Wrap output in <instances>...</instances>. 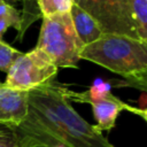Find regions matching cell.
Here are the masks:
<instances>
[{"label": "cell", "instance_id": "cell-1", "mask_svg": "<svg viewBox=\"0 0 147 147\" xmlns=\"http://www.w3.org/2000/svg\"><path fill=\"white\" fill-rule=\"evenodd\" d=\"M55 80L29 92V110L14 130L20 147H115L64 96Z\"/></svg>", "mask_w": 147, "mask_h": 147}, {"label": "cell", "instance_id": "cell-2", "mask_svg": "<svg viewBox=\"0 0 147 147\" xmlns=\"http://www.w3.org/2000/svg\"><path fill=\"white\" fill-rule=\"evenodd\" d=\"M79 57L115 72L129 85L146 91L147 42L127 36L103 33L98 40L84 46Z\"/></svg>", "mask_w": 147, "mask_h": 147}, {"label": "cell", "instance_id": "cell-3", "mask_svg": "<svg viewBox=\"0 0 147 147\" xmlns=\"http://www.w3.org/2000/svg\"><path fill=\"white\" fill-rule=\"evenodd\" d=\"M36 48L41 51L57 68H78L83 48L75 31L70 13L42 16Z\"/></svg>", "mask_w": 147, "mask_h": 147}, {"label": "cell", "instance_id": "cell-4", "mask_svg": "<svg viewBox=\"0 0 147 147\" xmlns=\"http://www.w3.org/2000/svg\"><path fill=\"white\" fill-rule=\"evenodd\" d=\"M63 93L69 102L75 101L80 103H90L92 106L93 115L96 121V124L93 125V127L101 133L102 131H110L115 126L116 119L122 110H129L140 116L144 121L147 119L146 109L134 108L123 102L109 91V86L107 84L93 86L84 92H74L64 87Z\"/></svg>", "mask_w": 147, "mask_h": 147}, {"label": "cell", "instance_id": "cell-5", "mask_svg": "<svg viewBox=\"0 0 147 147\" xmlns=\"http://www.w3.org/2000/svg\"><path fill=\"white\" fill-rule=\"evenodd\" d=\"M59 68L38 48L22 53L6 72L5 85L11 90L30 92L54 80Z\"/></svg>", "mask_w": 147, "mask_h": 147}, {"label": "cell", "instance_id": "cell-6", "mask_svg": "<svg viewBox=\"0 0 147 147\" xmlns=\"http://www.w3.org/2000/svg\"><path fill=\"white\" fill-rule=\"evenodd\" d=\"M103 33H114L139 39L131 9V0H101Z\"/></svg>", "mask_w": 147, "mask_h": 147}, {"label": "cell", "instance_id": "cell-7", "mask_svg": "<svg viewBox=\"0 0 147 147\" xmlns=\"http://www.w3.org/2000/svg\"><path fill=\"white\" fill-rule=\"evenodd\" d=\"M29 92L16 91L0 82V126L15 130L26 117Z\"/></svg>", "mask_w": 147, "mask_h": 147}, {"label": "cell", "instance_id": "cell-8", "mask_svg": "<svg viewBox=\"0 0 147 147\" xmlns=\"http://www.w3.org/2000/svg\"><path fill=\"white\" fill-rule=\"evenodd\" d=\"M70 16L77 37L82 42L83 47L98 40L103 34L96 21L75 3L70 9Z\"/></svg>", "mask_w": 147, "mask_h": 147}, {"label": "cell", "instance_id": "cell-9", "mask_svg": "<svg viewBox=\"0 0 147 147\" xmlns=\"http://www.w3.org/2000/svg\"><path fill=\"white\" fill-rule=\"evenodd\" d=\"M131 9L138 37L147 42V0H131Z\"/></svg>", "mask_w": 147, "mask_h": 147}, {"label": "cell", "instance_id": "cell-10", "mask_svg": "<svg viewBox=\"0 0 147 147\" xmlns=\"http://www.w3.org/2000/svg\"><path fill=\"white\" fill-rule=\"evenodd\" d=\"M23 8L21 11V28L17 32L16 39L21 41L28 28L34 23L38 18H41V14L37 6V0H23Z\"/></svg>", "mask_w": 147, "mask_h": 147}, {"label": "cell", "instance_id": "cell-11", "mask_svg": "<svg viewBox=\"0 0 147 147\" xmlns=\"http://www.w3.org/2000/svg\"><path fill=\"white\" fill-rule=\"evenodd\" d=\"M72 5V0H37V6L41 17L70 13Z\"/></svg>", "mask_w": 147, "mask_h": 147}, {"label": "cell", "instance_id": "cell-12", "mask_svg": "<svg viewBox=\"0 0 147 147\" xmlns=\"http://www.w3.org/2000/svg\"><path fill=\"white\" fill-rule=\"evenodd\" d=\"M0 18L7 20L11 24V28L18 32L21 28V11L6 0H0Z\"/></svg>", "mask_w": 147, "mask_h": 147}, {"label": "cell", "instance_id": "cell-13", "mask_svg": "<svg viewBox=\"0 0 147 147\" xmlns=\"http://www.w3.org/2000/svg\"><path fill=\"white\" fill-rule=\"evenodd\" d=\"M76 6L82 8L86 11L90 16H92L99 26L102 25V8H101V0H72ZM102 30V29H101ZM103 32V31H102Z\"/></svg>", "mask_w": 147, "mask_h": 147}, {"label": "cell", "instance_id": "cell-14", "mask_svg": "<svg viewBox=\"0 0 147 147\" xmlns=\"http://www.w3.org/2000/svg\"><path fill=\"white\" fill-rule=\"evenodd\" d=\"M22 54V52L13 48L8 44L0 41V71L7 72L13 62Z\"/></svg>", "mask_w": 147, "mask_h": 147}, {"label": "cell", "instance_id": "cell-15", "mask_svg": "<svg viewBox=\"0 0 147 147\" xmlns=\"http://www.w3.org/2000/svg\"><path fill=\"white\" fill-rule=\"evenodd\" d=\"M0 147H20L15 131L7 126H0Z\"/></svg>", "mask_w": 147, "mask_h": 147}, {"label": "cell", "instance_id": "cell-16", "mask_svg": "<svg viewBox=\"0 0 147 147\" xmlns=\"http://www.w3.org/2000/svg\"><path fill=\"white\" fill-rule=\"evenodd\" d=\"M11 24L3 18H0V41H2V37L5 34V32L8 30V28H10Z\"/></svg>", "mask_w": 147, "mask_h": 147}, {"label": "cell", "instance_id": "cell-17", "mask_svg": "<svg viewBox=\"0 0 147 147\" xmlns=\"http://www.w3.org/2000/svg\"><path fill=\"white\" fill-rule=\"evenodd\" d=\"M6 1L9 3H13V2H18V1H23V0H6Z\"/></svg>", "mask_w": 147, "mask_h": 147}]
</instances>
